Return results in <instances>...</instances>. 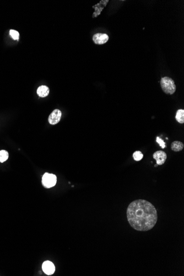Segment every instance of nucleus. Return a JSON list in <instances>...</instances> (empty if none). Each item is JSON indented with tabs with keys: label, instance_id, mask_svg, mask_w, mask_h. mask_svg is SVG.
Returning <instances> with one entry per match:
<instances>
[{
	"label": "nucleus",
	"instance_id": "f257e3e1",
	"mask_svg": "<svg viewBox=\"0 0 184 276\" xmlns=\"http://www.w3.org/2000/svg\"><path fill=\"white\" fill-rule=\"evenodd\" d=\"M127 218L131 227L137 231L149 230L158 220L157 212L151 203L144 200L131 202L127 209Z\"/></svg>",
	"mask_w": 184,
	"mask_h": 276
},
{
	"label": "nucleus",
	"instance_id": "f03ea898",
	"mask_svg": "<svg viewBox=\"0 0 184 276\" xmlns=\"http://www.w3.org/2000/svg\"><path fill=\"white\" fill-rule=\"evenodd\" d=\"M160 85L163 91L166 95H173L176 91V87L174 81L168 77L162 78L160 80Z\"/></svg>",
	"mask_w": 184,
	"mask_h": 276
},
{
	"label": "nucleus",
	"instance_id": "7ed1b4c3",
	"mask_svg": "<svg viewBox=\"0 0 184 276\" xmlns=\"http://www.w3.org/2000/svg\"><path fill=\"white\" fill-rule=\"evenodd\" d=\"M57 182V177L52 174L46 173L44 174L42 178V184L46 188H51L54 187Z\"/></svg>",
	"mask_w": 184,
	"mask_h": 276
},
{
	"label": "nucleus",
	"instance_id": "20e7f679",
	"mask_svg": "<svg viewBox=\"0 0 184 276\" xmlns=\"http://www.w3.org/2000/svg\"><path fill=\"white\" fill-rule=\"evenodd\" d=\"M61 116H62V112L59 109H55L49 116L48 118L49 122L52 125H56L60 121Z\"/></svg>",
	"mask_w": 184,
	"mask_h": 276
},
{
	"label": "nucleus",
	"instance_id": "39448f33",
	"mask_svg": "<svg viewBox=\"0 0 184 276\" xmlns=\"http://www.w3.org/2000/svg\"><path fill=\"white\" fill-rule=\"evenodd\" d=\"M153 157L156 160L158 165H162L166 161L167 154L163 150H158L153 154Z\"/></svg>",
	"mask_w": 184,
	"mask_h": 276
},
{
	"label": "nucleus",
	"instance_id": "423d86ee",
	"mask_svg": "<svg viewBox=\"0 0 184 276\" xmlns=\"http://www.w3.org/2000/svg\"><path fill=\"white\" fill-rule=\"evenodd\" d=\"M109 40V36L106 33H97L93 36V41L97 45H102Z\"/></svg>",
	"mask_w": 184,
	"mask_h": 276
},
{
	"label": "nucleus",
	"instance_id": "0eeeda50",
	"mask_svg": "<svg viewBox=\"0 0 184 276\" xmlns=\"http://www.w3.org/2000/svg\"><path fill=\"white\" fill-rule=\"evenodd\" d=\"M42 268L44 272L47 275H51L55 271V267L54 263L49 261H46L43 263Z\"/></svg>",
	"mask_w": 184,
	"mask_h": 276
},
{
	"label": "nucleus",
	"instance_id": "6e6552de",
	"mask_svg": "<svg viewBox=\"0 0 184 276\" xmlns=\"http://www.w3.org/2000/svg\"><path fill=\"white\" fill-rule=\"evenodd\" d=\"M49 88L46 85H41L39 87L36 93L41 98L47 97L49 94Z\"/></svg>",
	"mask_w": 184,
	"mask_h": 276
},
{
	"label": "nucleus",
	"instance_id": "1a4fd4ad",
	"mask_svg": "<svg viewBox=\"0 0 184 276\" xmlns=\"http://www.w3.org/2000/svg\"><path fill=\"white\" fill-rule=\"evenodd\" d=\"M184 143L180 141H174L171 144V149L174 152H180L184 148Z\"/></svg>",
	"mask_w": 184,
	"mask_h": 276
},
{
	"label": "nucleus",
	"instance_id": "9d476101",
	"mask_svg": "<svg viewBox=\"0 0 184 276\" xmlns=\"http://www.w3.org/2000/svg\"><path fill=\"white\" fill-rule=\"evenodd\" d=\"M175 119L176 121L182 124L184 123V110L183 109H179L177 111Z\"/></svg>",
	"mask_w": 184,
	"mask_h": 276
},
{
	"label": "nucleus",
	"instance_id": "9b49d317",
	"mask_svg": "<svg viewBox=\"0 0 184 276\" xmlns=\"http://www.w3.org/2000/svg\"><path fill=\"white\" fill-rule=\"evenodd\" d=\"M9 157L8 153L6 150H0V162L3 163L6 161Z\"/></svg>",
	"mask_w": 184,
	"mask_h": 276
},
{
	"label": "nucleus",
	"instance_id": "f8f14e48",
	"mask_svg": "<svg viewBox=\"0 0 184 276\" xmlns=\"http://www.w3.org/2000/svg\"><path fill=\"white\" fill-rule=\"evenodd\" d=\"M143 157V154L141 151L137 150L133 153V158L136 161H139Z\"/></svg>",
	"mask_w": 184,
	"mask_h": 276
},
{
	"label": "nucleus",
	"instance_id": "ddd939ff",
	"mask_svg": "<svg viewBox=\"0 0 184 276\" xmlns=\"http://www.w3.org/2000/svg\"><path fill=\"white\" fill-rule=\"evenodd\" d=\"M9 35H11L12 38L14 39V40H16V41H18L19 40V33L17 31L15 30L11 29L9 30Z\"/></svg>",
	"mask_w": 184,
	"mask_h": 276
},
{
	"label": "nucleus",
	"instance_id": "4468645a",
	"mask_svg": "<svg viewBox=\"0 0 184 276\" xmlns=\"http://www.w3.org/2000/svg\"><path fill=\"white\" fill-rule=\"evenodd\" d=\"M156 141H157L158 143L160 144V146L163 149L165 148V143L164 142V141H163V139L160 138L159 137H157V139H156Z\"/></svg>",
	"mask_w": 184,
	"mask_h": 276
},
{
	"label": "nucleus",
	"instance_id": "2eb2a0df",
	"mask_svg": "<svg viewBox=\"0 0 184 276\" xmlns=\"http://www.w3.org/2000/svg\"><path fill=\"white\" fill-rule=\"evenodd\" d=\"M157 166H158L157 164H156V165H155V166H155V167H157Z\"/></svg>",
	"mask_w": 184,
	"mask_h": 276
}]
</instances>
